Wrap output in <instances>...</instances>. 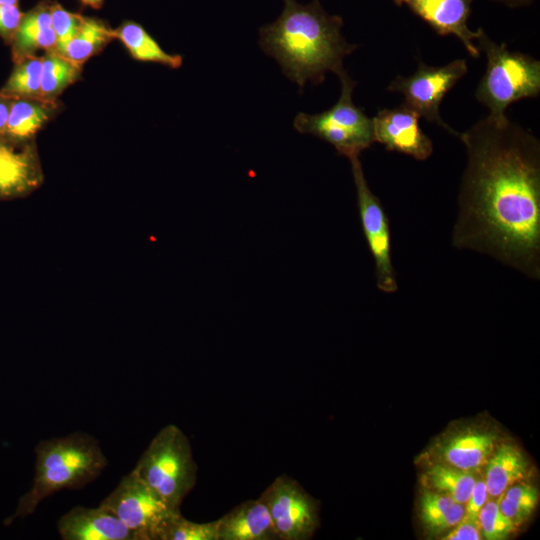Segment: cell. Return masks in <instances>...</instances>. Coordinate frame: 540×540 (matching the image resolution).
Listing matches in <instances>:
<instances>
[{
    "label": "cell",
    "mask_w": 540,
    "mask_h": 540,
    "mask_svg": "<svg viewBox=\"0 0 540 540\" xmlns=\"http://www.w3.org/2000/svg\"><path fill=\"white\" fill-rule=\"evenodd\" d=\"M218 540H278L268 506L260 495L217 519Z\"/></svg>",
    "instance_id": "9a60e30c"
},
{
    "label": "cell",
    "mask_w": 540,
    "mask_h": 540,
    "mask_svg": "<svg viewBox=\"0 0 540 540\" xmlns=\"http://www.w3.org/2000/svg\"><path fill=\"white\" fill-rule=\"evenodd\" d=\"M488 498L489 496L484 478H477L469 499L465 503V514L463 519L478 522V513Z\"/></svg>",
    "instance_id": "4dcf8cb0"
},
{
    "label": "cell",
    "mask_w": 540,
    "mask_h": 540,
    "mask_svg": "<svg viewBox=\"0 0 540 540\" xmlns=\"http://www.w3.org/2000/svg\"><path fill=\"white\" fill-rule=\"evenodd\" d=\"M476 41L486 55L487 66L475 96L489 109V115L504 117L512 103L539 95V60L510 51L505 43L491 40L483 29Z\"/></svg>",
    "instance_id": "277c9868"
},
{
    "label": "cell",
    "mask_w": 540,
    "mask_h": 540,
    "mask_svg": "<svg viewBox=\"0 0 540 540\" xmlns=\"http://www.w3.org/2000/svg\"><path fill=\"white\" fill-rule=\"evenodd\" d=\"M477 521L482 538L502 540L507 538L517 527L503 514L496 499H488L478 513Z\"/></svg>",
    "instance_id": "4316f807"
},
{
    "label": "cell",
    "mask_w": 540,
    "mask_h": 540,
    "mask_svg": "<svg viewBox=\"0 0 540 540\" xmlns=\"http://www.w3.org/2000/svg\"><path fill=\"white\" fill-rule=\"evenodd\" d=\"M18 0H0V4L17 5Z\"/></svg>",
    "instance_id": "d590c367"
},
{
    "label": "cell",
    "mask_w": 540,
    "mask_h": 540,
    "mask_svg": "<svg viewBox=\"0 0 540 540\" xmlns=\"http://www.w3.org/2000/svg\"><path fill=\"white\" fill-rule=\"evenodd\" d=\"M161 540H218L217 520L197 523L180 513L169 522Z\"/></svg>",
    "instance_id": "83f0119b"
},
{
    "label": "cell",
    "mask_w": 540,
    "mask_h": 540,
    "mask_svg": "<svg viewBox=\"0 0 540 540\" xmlns=\"http://www.w3.org/2000/svg\"><path fill=\"white\" fill-rule=\"evenodd\" d=\"M42 60L32 55L18 61L0 94L10 98H41Z\"/></svg>",
    "instance_id": "d4e9b609"
},
{
    "label": "cell",
    "mask_w": 540,
    "mask_h": 540,
    "mask_svg": "<svg viewBox=\"0 0 540 540\" xmlns=\"http://www.w3.org/2000/svg\"><path fill=\"white\" fill-rule=\"evenodd\" d=\"M419 512L425 528L431 534L439 535L451 530L463 519L465 504L425 488L420 497Z\"/></svg>",
    "instance_id": "44dd1931"
},
{
    "label": "cell",
    "mask_w": 540,
    "mask_h": 540,
    "mask_svg": "<svg viewBox=\"0 0 540 540\" xmlns=\"http://www.w3.org/2000/svg\"><path fill=\"white\" fill-rule=\"evenodd\" d=\"M23 15L17 5L0 4V36L6 42H12Z\"/></svg>",
    "instance_id": "f546056e"
},
{
    "label": "cell",
    "mask_w": 540,
    "mask_h": 540,
    "mask_svg": "<svg viewBox=\"0 0 540 540\" xmlns=\"http://www.w3.org/2000/svg\"><path fill=\"white\" fill-rule=\"evenodd\" d=\"M488 496L498 499L511 485L523 480L529 472V462L522 451L511 443L500 442L485 465Z\"/></svg>",
    "instance_id": "ac0fdd59"
},
{
    "label": "cell",
    "mask_w": 540,
    "mask_h": 540,
    "mask_svg": "<svg viewBox=\"0 0 540 540\" xmlns=\"http://www.w3.org/2000/svg\"><path fill=\"white\" fill-rule=\"evenodd\" d=\"M356 188L362 230L374 259L377 288L384 293L398 289L392 260L391 231L379 198L370 189L359 156L349 159Z\"/></svg>",
    "instance_id": "9c48e42d"
},
{
    "label": "cell",
    "mask_w": 540,
    "mask_h": 540,
    "mask_svg": "<svg viewBox=\"0 0 540 540\" xmlns=\"http://www.w3.org/2000/svg\"><path fill=\"white\" fill-rule=\"evenodd\" d=\"M476 479L473 472L442 462L433 464L425 473L426 488L450 496L461 504L469 499Z\"/></svg>",
    "instance_id": "603a6c76"
},
{
    "label": "cell",
    "mask_w": 540,
    "mask_h": 540,
    "mask_svg": "<svg viewBox=\"0 0 540 540\" xmlns=\"http://www.w3.org/2000/svg\"><path fill=\"white\" fill-rule=\"evenodd\" d=\"M114 514L135 540H161L180 510L170 507L132 469L99 504Z\"/></svg>",
    "instance_id": "52a82bcc"
},
{
    "label": "cell",
    "mask_w": 540,
    "mask_h": 540,
    "mask_svg": "<svg viewBox=\"0 0 540 540\" xmlns=\"http://www.w3.org/2000/svg\"><path fill=\"white\" fill-rule=\"evenodd\" d=\"M64 540H135L128 528L111 512L101 506H75L57 523Z\"/></svg>",
    "instance_id": "4fadbf2b"
},
{
    "label": "cell",
    "mask_w": 540,
    "mask_h": 540,
    "mask_svg": "<svg viewBox=\"0 0 540 540\" xmlns=\"http://www.w3.org/2000/svg\"><path fill=\"white\" fill-rule=\"evenodd\" d=\"M538 489L528 483L517 482L496 499L500 510L516 527L525 522L536 508Z\"/></svg>",
    "instance_id": "484cf974"
},
{
    "label": "cell",
    "mask_w": 540,
    "mask_h": 540,
    "mask_svg": "<svg viewBox=\"0 0 540 540\" xmlns=\"http://www.w3.org/2000/svg\"><path fill=\"white\" fill-rule=\"evenodd\" d=\"M0 135V197L35 187L39 181L36 159L28 147L20 148Z\"/></svg>",
    "instance_id": "2e32d148"
},
{
    "label": "cell",
    "mask_w": 540,
    "mask_h": 540,
    "mask_svg": "<svg viewBox=\"0 0 540 540\" xmlns=\"http://www.w3.org/2000/svg\"><path fill=\"white\" fill-rule=\"evenodd\" d=\"M499 443L495 431L467 427L442 441L438 448V457L442 463L473 472L486 465Z\"/></svg>",
    "instance_id": "5bb4252c"
},
{
    "label": "cell",
    "mask_w": 540,
    "mask_h": 540,
    "mask_svg": "<svg viewBox=\"0 0 540 540\" xmlns=\"http://www.w3.org/2000/svg\"><path fill=\"white\" fill-rule=\"evenodd\" d=\"M459 139L467 165L452 244L540 278V142L507 116L488 115Z\"/></svg>",
    "instance_id": "6da1fadb"
},
{
    "label": "cell",
    "mask_w": 540,
    "mask_h": 540,
    "mask_svg": "<svg viewBox=\"0 0 540 540\" xmlns=\"http://www.w3.org/2000/svg\"><path fill=\"white\" fill-rule=\"evenodd\" d=\"M492 1L499 2L508 7L515 8V7L527 6L531 4L534 0H492Z\"/></svg>",
    "instance_id": "836d02e7"
},
{
    "label": "cell",
    "mask_w": 540,
    "mask_h": 540,
    "mask_svg": "<svg viewBox=\"0 0 540 540\" xmlns=\"http://www.w3.org/2000/svg\"><path fill=\"white\" fill-rule=\"evenodd\" d=\"M397 6H406L415 15L428 23L441 36L453 35L458 38L468 51L477 57L480 54L476 46L482 28L472 31L468 26L471 7L474 0H391Z\"/></svg>",
    "instance_id": "7c38bea8"
},
{
    "label": "cell",
    "mask_w": 540,
    "mask_h": 540,
    "mask_svg": "<svg viewBox=\"0 0 540 540\" xmlns=\"http://www.w3.org/2000/svg\"><path fill=\"white\" fill-rule=\"evenodd\" d=\"M337 75L341 82L338 101L317 114L299 112L293 126L299 133L311 134L328 142L340 155L350 159L360 156L375 142L373 121L353 102L356 81L344 69Z\"/></svg>",
    "instance_id": "8992f818"
},
{
    "label": "cell",
    "mask_w": 540,
    "mask_h": 540,
    "mask_svg": "<svg viewBox=\"0 0 540 540\" xmlns=\"http://www.w3.org/2000/svg\"><path fill=\"white\" fill-rule=\"evenodd\" d=\"M342 27V17L329 14L319 0H283L279 17L259 29V45L302 93L308 81L321 84L327 72L344 69L343 59L358 48L346 41Z\"/></svg>",
    "instance_id": "7a4b0ae2"
},
{
    "label": "cell",
    "mask_w": 540,
    "mask_h": 540,
    "mask_svg": "<svg viewBox=\"0 0 540 540\" xmlns=\"http://www.w3.org/2000/svg\"><path fill=\"white\" fill-rule=\"evenodd\" d=\"M420 116L405 104L379 110L372 118L374 141L388 151H396L424 161L433 153L431 139L419 126Z\"/></svg>",
    "instance_id": "8fae6325"
},
{
    "label": "cell",
    "mask_w": 540,
    "mask_h": 540,
    "mask_svg": "<svg viewBox=\"0 0 540 540\" xmlns=\"http://www.w3.org/2000/svg\"><path fill=\"white\" fill-rule=\"evenodd\" d=\"M114 38V30L104 22L85 17L78 33L57 53L82 65Z\"/></svg>",
    "instance_id": "7402d4cb"
},
{
    "label": "cell",
    "mask_w": 540,
    "mask_h": 540,
    "mask_svg": "<svg viewBox=\"0 0 540 540\" xmlns=\"http://www.w3.org/2000/svg\"><path fill=\"white\" fill-rule=\"evenodd\" d=\"M54 109V100L13 98L5 135L18 141L31 138L49 120Z\"/></svg>",
    "instance_id": "d6986e66"
},
{
    "label": "cell",
    "mask_w": 540,
    "mask_h": 540,
    "mask_svg": "<svg viewBox=\"0 0 540 540\" xmlns=\"http://www.w3.org/2000/svg\"><path fill=\"white\" fill-rule=\"evenodd\" d=\"M107 464L99 442L89 434L74 432L40 441L35 447L32 486L19 498L14 513L4 520V525L31 515L44 499L58 491L87 485Z\"/></svg>",
    "instance_id": "3957f363"
},
{
    "label": "cell",
    "mask_w": 540,
    "mask_h": 540,
    "mask_svg": "<svg viewBox=\"0 0 540 540\" xmlns=\"http://www.w3.org/2000/svg\"><path fill=\"white\" fill-rule=\"evenodd\" d=\"M104 0H81L84 5H88L93 8H100Z\"/></svg>",
    "instance_id": "e575fe53"
},
{
    "label": "cell",
    "mask_w": 540,
    "mask_h": 540,
    "mask_svg": "<svg viewBox=\"0 0 540 540\" xmlns=\"http://www.w3.org/2000/svg\"><path fill=\"white\" fill-rule=\"evenodd\" d=\"M445 540H479L482 539L478 522L462 519L443 537Z\"/></svg>",
    "instance_id": "1f68e13d"
},
{
    "label": "cell",
    "mask_w": 540,
    "mask_h": 540,
    "mask_svg": "<svg viewBox=\"0 0 540 540\" xmlns=\"http://www.w3.org/2000/svg\"><path fill=\"white\" fill-rule=\"evenodd\" d=\"M42 58L40 97L55 100L64 89L78 79L82 65L55 51H48Z\"/></svg>",
    "instance_id": "cb8c5ba5"
},
{
    "label": "cell",
    "mask_w": 540,
    "mask_h": 540,
    "mask_svg": "<svg viewBox=\"0 0 540 540\" xmlns=\"http://www.w3.org/2000/svg\"><path fill=\"white\" fill-rule=\"evenodd\" d=\"M133 470L175 510H180L197 480L190 441L174 424L164 426L154 436Z\"/></svg>",
    "instance_id": "5b68a950"
},
{
    "label": "cell",
    "mask_w": 540,
    "mask_h": 540,
    "mask_svg": "<svg viewBox=\"0 0 540 540\" xmlns=\"http://www.w3.org/2000/svg\"><path fill=\"white\" fill-rule=\"evenodd\" d=\"M465 59H457L444 66H428L418 62L417 70L409 76H397L388 86V91L404 96L405 105L420 117L442 127L459 138L460 133L452 129L439 112L444 96L467 73Z\"/></svg>",
    "instance_id": "ba28073f"
},
{
    "label": "cell",
    "mask_w": 540,
    "mask_h": 540,
    "mask_svg": "<svg viewBox=\"0 0 540 540\" xmlns=\"http://www.w3.org/2000/svg\"><path fill=\"white\" fill-rule=\"evenodd\" d=\"M12 100L13 98L0 94V135H5Z\"/></svg>",
    "instance_id": "d6a6232c"
},
{
    "label": "cell",
    "mask_w": 540,
    "mask_h": 540,
    "mask_svg": "<svg viewBox=\"0 0 540 540\" xmlns=\"http://www.w3.org/2000/svg\"><path fill=\"white\" fill-rule=\"evenodd\" d=\"M279 540L309 539L318 525L317 504L293 478L277 477L261 494Z\"/></svg>",
    "instance_id": "30bf717a"
},
{
    "label": "cell",
    "mask_w": 540,
    "mask_h": 540,
    "mask_svg": "<svg viewBox=\"0 0 540 540\" xmlns=\"http://www.w3.org/2000/svg\"><path fill=\"white\" fill-rule=\"evenodd\" d=\"M52 28L56 35V52H59L80 30L85 17L64 9L59 4L50 5Z\"/></svg>",
    "instance_id": "f1b7e54d"
},
{
    "label": "cell",
    "mask_w": 540,
    "mask_h": 540,
    "mask_svg": "<svg viewBox=\"0 0 540 540\" xmlns=\"http://www.w3.org/2000/svg\"><path fill=\"white\" fill-rule=\"evenodd\" d=\"M114 37L118 38L127 48L131 56L142 62H152L178 69L183 64V57L178 54H169L159 43L140 25L128 21L114 30Z\"/></svg>",
    "instance_id": "ffe728a7"
},
{
    "label": "cell",
    "mask_w": 540,
    "mask_h": 540,
    "mask_svg": "<svg viewBox=\"0 0 540 540\" xmlns=\"http://www.w3.org/2000/svg\"><path fill=\"white\" fill-rule=\"evenodd\" d=\"M13 59L18 61L35 55L37 50L54 51L56 35L52 28L50 5L41 3L24 13L11 42Z\"/></svg>",
    "instance_id": "e0dca14e"
}]
</instances>
